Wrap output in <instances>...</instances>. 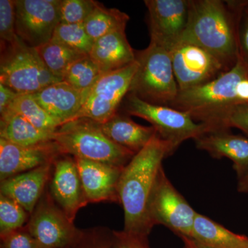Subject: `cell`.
<instances>
[{"instance_id": "obj_1", "label": "cell", "mask_w": 248, "mask_h": 248, "mask_svg": "<svg viewBox=\"0 0 248 248\" xmlns=\"http://www.w3.org/2000/svg\"><path fill=\"white\" fill-rule=\"evenodd\" d=\"M173 151L169 143L155 135L124 167L118 184L120 203L124 213V231L148 239L153 226L150 203L162 163Z\"/></svg>"}, {"instance_id": "obj_2", "label": "cell", "mask_w": 248, "mask_h": 248, "mask_svg": "<svg viewBox=\"0 0 248 248\" xmlns=\"http://www.w3.org/2000/svg\"><path fill=\"white\" fill-rule=\"evenodd\" d=\"M237 24L236 1L190 0L188 22L180 42L205 49L228 71L239 56Z\"/></svg>"}, {"instance_id": "obj_3", "label": "cell", "mask_w": 248, "mask_h": 248, "mask_svg": "<svg viewBox=\"0 0 248 248\" xmlns=\"http://www.w3.org/2000/svg\"><path fill=\"white\" fill-rule=\"evenodd\" d=\"M248 78V66L241 56L234 67L206 84L179 91L170 107L186 112L197 123L205 124L211 132L224 128L227 115L240 105L236 87Z\"/></svg>"}, {"instance_id": "obj_4", "label": "cell", "mask_w": 248, "mask_h": 248, "mask_svg": "<svg viewBox=\"0 0 248 248\" xmlns=\"http://www.w3.org/2000/svg\"><path fill=\"white\" fill-rule=\"evenodd\" d=\"M53 141L63 154L114 166L124 167L135 155L110 140L101 124L89 118L62 124L55 132Z\"/></svg>"}, {"instance_id": "obj_5", "label": "cell", "mask_w": 248, "mask_h": 248, "mask_svg": "<svg viewBox=\"0 0 248 248\" xmlns=\"http://www.w3.org/2000/svg\"><path fill=\"white\" fill-rule=\"evenodd\" d=\"M136 61L138 68L128 94L150 104L170 107L179 92L170 54L151 42L136 53Z\"/></svg>"}, {"instance_id": "obj_6", "label": "cell", "mask_w": 248, "mask_h": 248, "mask_svg": "<svg viewBox=\"0 0 248 248\" xmlns=\"http://www.w3.org/2000/svg\"><path fill=\"white\" fill-rule=\"evenodd\" d=\"M40 58L37 49L20 38L1 48L0 83L19 94H34L60 82Z\"/></svg>"}, {"instance_id": "obj_7", "label": "cell", "mask_w": 248, "mask_h": 248, "mask_svg": "<svg viewBox=\"0 0 248 248\" xmlns=\"http://www.w3.org/2000/svg\"><path fill=\"white\" fill-rule=\"evenodd\" d=\"M125 111L129 115L140 117L151 124L160 138L169 143L173 153L186 140H195L211 132L208 125L197 123L187 112L150 104L133 94L127 95Z\"/></svg>"}, {"instance_id": "obj_8", "label": "cell", "mask_w": 248, "mask_h": 248, "mask_svg": "<svg viewBox=\"0 0 248 248\" xmlns=\"http://www.w3.org/2000/svg\"><path fill=\"white\" fill-rule=\"evenodd\" d=\"M138 62L117 71L103 73L84 94L82 105L76 118H89L104 124L117 113L122 101L128 95Z\"/></svg>"}, {"instance_id": "obj_9", "label": "cell", "mask_w": 248, "mask_h": 248, "mask_svg": "<svg viewBox=\"0 0 248 248\" xmlns=\"http://www.w3.org/2000/svg\"><path fill=\"white\" fill-rule=\"evenodd\" d=\"M26 228L42 248H71L83 233L46 191Z\"/></svg>"}, {"instance_id": "obj_10", "label": "cell", "mask_w": 248, "mask_h": 248, "mask_svg": "<svg viewBox=\"0 0 248 248\" xmlns=\"http://www.w3.org/2000/svg\"><path fill=\"white\" fill-rule=\"evenodd\" d=\"M197 214L161 170L150 203L153 226L163 225L181 238H190Z\"/></svg>"}, {"instance_id": "obj_11", "label": "cell", "mask_w": 248, "mask_h": 248, "mask_svg": "<svg viewBox=\"0 0 248 248\" xmlns=\"http://www.w3.org/2000/svg\"><path fill=\"white\" fill-rule=\"evenodd\" d=\"M62 0H15L16 31L32 48L45 45L60 23Z\"/></svg>"}, {"instance_id": "obj_12", "label": "cell", "mask_w": 248, "mask_h": 248, "mask_svg": "<svg viewBox=\"0 0 248 248\" xmlns=\"http://www.w3.org/2000/svg\"><path fill=\"white\" fill-rule=\"evenodd\" d=\"M169 53L179 91L206 84L226 72L221 62L199 46L180 42Z\"/></svg>"}, {"instance_id": "obj_13", "label": "cell", "mask_w": 248, "mask_h": 248, "mask_svg": "<svg viewBox=\"0 0 248 248\" xmlns=\"http://www.w3.org/2000/svg\"><path fill=\"white\" fill-rule=\"evenodd\" d=\"M151 42L170 52L180 42L188 22L190 0H146Z\"/></svg>"}, {"instance_id": "obj_14", "label": "cell", "mask_w": 248, "mask_h": 248, "mask_svg": "<svg viewBox=\"0 0 248 248\" xmlns=\"http://www.w3.org/2000/svg\"><path fill=\"white\" fill-rule=\"evenodd\" d=\"M49 192L55 203L73 222L80 209L89 203L73 156L61 155L53 161Z\"/></svg>"}, {"instance_id": "obj_15", "label": "cell", "mask_w": 248, "mask_h": 248, "mask_svg": "<svg viewBox=\"0 0 248 248\" xmlns=\"http://www.w3.org/2000/svg\"><path fill=\"white\" fill-rule=\"evenodd\" d=\"M61 155L63 154L54 141L23 146L0 138V180L53 164Z\"/></svg>"}, {"instance_id": "obj_16", "label": "cell", "mask_w": 248, "mask_h": 248, "mask_svg": "<svg viewBox=\"0 0 248 248\" xmlns=\"http://www.w3.org/2000/svg\"><path fill=\"white\" fill-rule=\"evenodd\" d=\"M75 158V157H74ZM89 203L119 202L118 184L123 166L75 158Z\"/></svg>"}, {"instance_id": "obj_17", "label": "cell", "mask_w": 248, "mask_h": 248, "mask_svg": "<svg viewBox=\"0 0 248 248\" xmlns=\"http://www.w3.org/2000/svg\"><path fill=\"white\" fill-rule=\"evenodd\" d=\"M53 164L8 178L1 182L0 195L19 203L31 215L44 193L51 177Z\"/></svg>"}, {"instance_id": "obj_18", "label": "cell", "mask_w": 248, "mask_h": 248, "mask_svg": "<svg viewBox=\"0 0 248 248\" xmlns=\"http://www.w3.org/2000/svg\"><path fill=\"white\" fill-rule=\"evenodd\" d=\"M196 147L213 158H228L240 179L248 171V138L233 135L228 130L210 132L195 140Z\"/></svg>"}, {"instance_id": "obj_19", "label": "cell", "mask_w": 248, "mask_h": 248, "mask_svg": "<svg viewBox=\"0 0 248 248\" xmlns=\"http://www.w3.org/2000/svg\"><path fill=\"white\" fill-rule=\"evenodd\" d=\"M32 95L41 107L62 125L75 120L84 99L82 93L63 81L49 85Z\"/></svg>"}, {"instance_id": "obj_20", "label": "cell", "mask_w": 248, "mask_h": 248, "mask_svg": "<svg viewBox=\"0 0 248 248\" xmlns=\"http://www.w3.org/2000/svg\"><path fill=\"white\" fill-rule=\"evenodd\" d=\"M89 55L102 73L117 71L136 62V53L127 40L125 30L111 32L94 41Z\"/></svg>"}, {"instance_id": "obj_21", "label": "cell", "mask_w": 248, "mask_h": 248, "mask_svg": "<svg viewBox=\"0 0 248 248\" xmlns=\"http://www.w3.org/2000/svg\"><path fill=\"white\" fill-rule=\"evenodd\" d=\"M100 124L108 138L135 154L141 151L156 135L153 126L140 125L130 117L118 113Z\"/></svg>"}, {"instance_id": "obj_22", "label": "cell", "mask_w": 248, "mask_h": 248, "mask_svg": "<svg viewBox=\"0 0 248 248\" xmlns=\"http://www.w3.org/2000/svg\"><path fill=\"white\" fill-rule=\"evenodd\" d=\"M0 115V138L23 146L53 141L55 133L37 128L22 116L8 110Z\"/></svg>"}, {"instance_id": "obj_23", "label": "cell", "mask_w": 248, "mask_h": 248, "mask_svg": "<svg viewBox=\"0 0 248 248\" xmlns=\"http://www.w3.org/2000/svg\"><path fill=\"white\" fill-rule=\"evenodd\" d=\"M190 239L212 248H248L247 236L235 234L200 213L196 216Z\"/></svg>"}, {"instance_id": "obj_24", "label": "cell", "mask_w": 248, "mask_h": 248, "mask_svg": "<svg viewBox=\"0 0 248 248\" xmlns=\"http://www.w3.org/2000/svg\"><path fill=\"white\" fill-rule=\"evenodd\" d=\"M130 17L117 9H108L98 2L92 14L84 23L85 29L93 41L111 32L125 30Z\"/></svg>"}, {"instance_id": "obj_25", "label": "cell", "mask_w": 248, "mask_h": 248, "mask_svg": "<svg viewBox=\"0 0 248 248\" xmlns=\"http://www.w3.org/2000/svg\"><path fill=\"white\" fill-rule=\"evenodd\" d=\"M35 48L49 71L62 81L71 64L88 55L51 40Z\"/></svg>"}, {"instance_id": "obj_26", "label": "cell", "mask_w": 248, "mask_h": 248, "mask_svg": "<svg viewBox=\"0 0 248 248\" xmlns=\"http://www.w3.org/2000/svg\"><path fill=\"white\" fill-rule=\"evenodd\" d=\"M7 110L22 116L37 128L45 131L55 133L62 125L41 107L32 94H18L5 111Z\"/></svg>"}, {"instance_id": "obj_27", "label": "cell", "mask_w": 248, "mask_h": 248, "mask_svg": "<svg viewBox=\"0 0 248 248\" xmlns=\"http://www.w3.org/2000/svg\"><path fill=\"white\" fill-rule=\"evenodd\" d=\"M102 74L97 63L88 55L69 66L63 75L62 81L84 94Z\"/></svg>"}, {"instance_id": "obj_28", "label": "cell", "mask_w": 248, "mask_h": 248, "mask_svg": "<svg viewBox=\"0 0 248 248\" xmlns=\"http://www.w3.org/2000/svg\"><path fill=\"white\" fill-rule=\"evenodd\" d=\"M51 40L88 55L94 43L86 32L84 24L60 23L54 31Z\"/></svg>"}, {"instance_id": "obj_29", "label": "cell", "mask_w": 248, "mask_h": 248, "mask_svg": "<svg viewBox=\"0 0 248 248\" xmlns=\"http://www.w3.org/2000/svg\"><path fill=\"white\" fill-rule=\"evenodd\" d=\"M29 214L14 200L0 195V236L24 228Z\"/></svg>"}, {"instance_id": "obj_30", "label": "cell", "mask_w": 248, "mask_h": 248, "mask_svg": "<svg viewBox=\"0 0 248 248\" xmlns=\"http://www.w3.org/2000/svg\"><path fill=\"white\" fill-rule=\"evenodd\" d=\"M97 3L93 0H62L60 23L84 24Z\"/></svg>"}, {"instance_id": "obj_31", "label": "cell", "mask_w": 248, "mask_h": 248, "mask_svg": "<svg viewBox=\"0 0 248 248\" xmlns=\"http://www.w3.org/2000/svg\"><path fill=\"white\" fill-rule=\"evenodd\" d=\"M16 31L15 0H0V40L1 48L19 39Z\"/></svg>"}, {"instance_id": "obj_32", "label": "cell", "mask_w": 248, "mask_h": 248, "mask_svg": "<svg viewBox=\"0 0 248 248\" xmlns=\"http://www.w3.org/2000/svg\"><path fill=\"white\" fill-rule=\"evenodd\" d=\"M238 14V43L239 55L248 66V6L236 1Z\"/></svg>"}, {"instance_id": "obj_33", "label": "cell", "mask_w": 248, "mask_h": 248, "mask_svg": "<svg viewBox=\"0 0 248 248\" xmlns=\"http://www.w3.org/2000/svg\"><path fill=\"white\" fill-rule=\"evenodd\" d=\"M1 248H42L26 226L1 236Z\"/></svg>"}, {"instance_id": "obj_34", "label": "cell", "mask_w": 248, "mask_h": 248, "mask_svg": "<svg viewBox=\"0 0 248 248\" xmlns=\"http://www.w3.org/2000/svg\"><path fill=\"white\" fill-rule=\"evenodd\" d=\"M71 248H113L112 232L108 234L102 231H83L81 237Z\"/></svg>"}, {"instance_id": "obj_35", "label": "cell", "mask_w": 248, "mask_h": 248, "mask_svg": "<svg viewBox=\"0 0 248 248\" xmlns=\"http://www.w3.org/2000/svg\"><path fill=\"white\" fill-rule=\"evenodd\" d=\"M223 125L226 130L236 128L248 135V104L235 107L227 115Z\"/></svg>"}, {"instance_id": "obj_36", "label": "cell", "mask_w": 248, "mask_h": 248, "mask_svg": "<svg viewBox=\"0 0 248 248\" xmlns=\"http://www.w3.org/2000/svg\"><path fill=\"white\" fill-rule=\"evenodd\" d=\"M113 248H149L148 239L122 231H112Z\"/></svg>"}, {"instance_id": "obj_37", "label": "cell", "mask_w": 248, "mask_h": 248, "mask_svg": "<svg viewBox=\"0 0 248 248\" xmlns=\"http://www.w3.org/2000/svg\"><path fill=\"white\" fill-rule=\"evenodd\" d=\"M19 93L0 83V114L4 112L12 104Z\"/></svg>"}, {"instance_id": "obj_38", "label": "cell", "mask_w": 248, "mask_h": 248, "mask_svg": "<svg viewBox=\"0 0 248 248\" xmlns=\"http://www.w3.org/2000/svg\"><path fill=\"white\" fill-rule=\"evenodd\" d=\"M236 94L240 104H248V78L241 80L238 84Z\"/></svg>"}, {"instance_id": "obj_39", "label": "cell", "mask_w": 248, "mask_h": 248, "mask_svg": "<svg viewBox=\"0 0 248 248\" xmlns=\"http://www.w3.org/2000/svg\"><path fill=\"white\" fill-rule=\"evenodd\" d=\"M237 189L238 191L241 193L248 192V171L242 177L239 179Z\"/></svg>"}, {"instance_id": "obj_40", "label": "cell", "mask_w": 248, "mask_h": 248, "mask_svg": "<svg viewBox=\"0 0 248 248\" xmlns=\"http://www.w3.org/2000/svg\"><path fill=\"white\" fill-rule=\"evenodd\" d=\"M182 239L184 241V243H185V246L190 248H212L204 246L203 244H201L200 243L197 242L195 240L190 239V238L182 237Z\"/></svg>"}, {"instance_id": "obj_41", "label": "cell", "mask_w": 248, "mask_h": 248, "mask_svg": "<svg viewBox=\"0 0 248 248\" xmlns=\"http://www.w3.org/2000/svg\"><path fill=\"white\" fill-rule=\"evenodd\" d=\"M186 248H190L187 247V246H186Z\"/></svg>"}, {"instance_id": "obj_42", "label": "cell", "mask_w": 248, "mask_h": 248, "mask_svg": "<svg viewBox=\"0 0 248 248\" xmlns=\"http://www.w3.org/2000/svg\"></svg>"}]
</instances>
